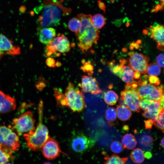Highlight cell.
Instances as JSON below:
<instances>
[{
  "instance_id": "obj_1",
  "label": "cell",
  "mask_w": 164,
  "mask_h": 164,
  "mask_svg": "<svg viewBox=\"0 0 164 164\" xmlns=\"http://www.w3.org/2000/svg\"><path fill=\"white\" fill-rule=\"evenodd\" d=\"M91 16L90 14L80 13L77 17L80 22L81 26L75 34L78 41V46L84 53L88 51L93 45L97 43L99 37L98 29L95 28L91 23Z\"/></svg>"
},
{
  "instance_id": "obj_2",
  "label": "cell",
  "mask_w": 164,
  "mask_h": 164,
  "mask_svg": "<svg viewBox=\"0 0 164 164\" xmlns=\"http://www.w3.org/2000/svg\"><path fill=\"white\" fill-rule=\"evenodd\" d=\"M43 101L40 100L38 107L39 123L36 128L23 134L27 146L32 151H37L41 149L50 137L48 129L43 123Z\"/></svg>"
},
{
  "instance_id": "obj_3",
  "label": "cell",
  "mask_w": 164,
  "mask_h": 164,
  "mask_svg": "<svg viewBox=\"0 0 164 164\" xmlns=\"http://www.w3.org/2000/svg\"><path fill=\"white\" fill-rule=\"evenodd\" d=\"M54 93L58 102L62 105L67 106L73 111L78 112L84 109L85 104L83 94L75 88L72 83H69L64 94L59 89Z\"/></svg>"
},
{
  "instance_id": "obj_4",
  "label": "cell",
  "mask_w": 164,
  "mask_h": 164,
  "mask_svg": "<svg viewBox=\"0 0 164 164\" xmlns=\"http://www.w3.org/2000/svg\"><path fill=\"white\" fill-rule=\"evenodd\" d=\"M20 146L18 135L9 127L0 126V149L12 154Z\"/></svg>"
},
{
  "instance_id": "obj_5",
  "label": "cell",
  "mask_w": 164,
  "mask_h": 164,
  "mask_svg": "<svg viewBox=\"0 0 164 164\" xmlns=\"http://www.w3.org/2000/svg\"><path fill=\"white\" fill-rule=\"evenodd\" d=\"M61 15V9L57 5H49L45 6L38 19L40 28L58 26L60 23Z\"/></svg>"
},
{
  "instance_id": "obj_6",
  "label": "cell",
  "mask_w": 164,
  "mask_h": 164,
  "mask_svg": "<svg viewBox=\"0 0 164 164\" xmlns=\"http://www.w3.org/2000/svg\"><path fill=\"white\" fill-rule=\"evenodd\" d=\"M127 62V60L123 59L120 60L119 64H115L112 61L108 62V64L111 70L126 83L125 89H129L131 88L132 84L136 83V81L134 80L135 71L128 65H125Z\"/></svg>"
},
{
  "instance_id": "obj_7",
  "label": "cell",
  "mask_w": 164,
  "mask_h": 164,
  "mask_svg": "<svg viewBox=\"0 0 164 164\" xmlns=\"http://www.w3.org/2000/svg\"><path fill=\"white\" fill-rule=\"evenodd\" d=\"M140 99H145L153 101H160L164 95L163 86L162 85L157 86L148 83L146 80L136 89Z\"/></svg>"
},
{
  "instance_id": "obj_8",
  "label": "cell",
  "mask_w": 164,
  "mask_h": 164,
  "mask_svg": "<svg viewBox=\"0 0 164 164\" xmlns=\"http://www.w3.org/2000/svg\"><path fill=\"white\" fill-rule=\"evenodd\" d=\"M35 122L32 113L30 111H27L14 118L12 120V126L9 127L21 135L34 130Z\"/></svg>"
},
{
  "instance_id": "obj_9",
  "label": "cell",
  "mask_w": 164,
  "mask_h": 164,
  "mask_svg": "<svg viewBox=\"0 0 164 164\" xmlns=\"http://www.w3.org/2000/svg\"><path fill=\"white\" fill-rule=\"evenodd\" d=\"M47 45L46 56L48 57L57 52L62 53L68 52L70 49V42L63 34H59Z\"/></svg>"
},
{
  "instance_id": "obj_10",
  "label": "cell",
  "mask_w": 164,
  "mask_h": 164,
  "mask_svg": "<svg viewBox=\"0 0 164 164\" xmlns=\"http://www.w3.org/2000/svg\"><path fill=\"white\" fill-rule=\"evenodd\" d=\"M94 141L84 133L79 132L72 136L70 145L72 149L78 153H83L93 146Z\"/></svg>"
},
{
  "instance_id": "obj_11",
  "label": "cell",
  "mask_w": 164,
  "mask_h": 164,
  "mask_svg": "<svg viewBox=\"0 0 164 164\" xmlns=\"http://www.w3.org/2000/svg\"><path fill=\"white\" fill-rule=\"evenodd\" d=\"M121 95L124 106L134 112H140V98L136 89H125L121 92Z\"/></svg>"
},
{
  "instance_id": "obj_12",
  "label": "cell",
  "mask_w": 164,
  "mask_h": 164,
  "mask_svg": "<svg viewBox=\"0 0 164 164\" xmlns=\"http://www.w3.org/2000/svg\"><path fill=\"white\" fill-rule=\"evenodd\" d=\"M128 66L135 71L143 74L147 73L149 59L142 53L131 52L129 53Z\"/></svg>"
},
{
  "instance_id": "obj_13",
  "label": "cell",
  "mask_w": 164,
  "mask_h": 164,
  "mask_svg": "<svg viewBox=\"0 0 164 164\" xmlns=\"http://www.w3.org/2000/svg\"><path fill=\"white\" fill-rule=\"evenodd\" d=\"M42 153L44 157L48 159H53L62 152L58 142L50 137L46 142L42 148Z\"/></svg>"
},
{
  "instance_id": "obj_14",
  "label": "cell",
  "mask_w": 164,
  "mask_h": 164,
  "mask_svg": "<svg viewBox=\"0 0 164 164\" xmlns=\"http://www.w3.org/2000/svg\"><path fill=\"white\" fill-rule=\"evenodd\" d=\"M79 86L81 88L82 91L85 93L96 95L102 92L96 79L91 75L83 76L81 83L79 84Z\"/></svg>"
},
{
  "instance_id": "obj_15",
  "label": "cell",
  "mask_w": 164,
  "mask_h": 164,
  "mask_svg": "<svg viewBox=\"0 0 164 164\" xmlns=\"http://www.w3.org/2000/svg\"><path fill=\"white\" fill-rule=\"evenodd\" d=\"M20 47L4 35L0 34V53L14 56L21 53Z\"/></svg>"
},
{
  "instance_id": "obj_16",
  "label": "cell",
  "mask_w": 164,
  "mask_h": 164,
  "mask_svg": "<svg viewBox=\"0 0 164 164\" xmlns=\"http://www.w3.org/2000/svg\"><path fill=\"white\" fill-rule=\"evenodd\" d=\"M150 37L157 43V47L159 50H164V26L155 23L150 28Z\"/></svg>"
},
{
  "instance_id": "obj_17",
  "label": "cell",
  "mask_w": 164,
  "mask_h": 164,
  "mask_svg": "<svg viewBox=\"0 0 164 164\" xmlns=\"http://www.w3.org/2000/svg\"><path fill=\"white\" fill-rule=\"evenodd\" d=\"M16 107L15 99L0 91V115L14 110Z\"/></svg>"
},
{
  "instance_id": "obj_18",
  "label": "cell",
  "mask_w": 164,
  "mask_h": 164,
  "mask_svg": "<svg viewBox=\"0 0 164 164\" xmlns=\"http://www.w3.org/2000/svg\"><path fill=\"white\" fill-rule=\"evenodd\" d=\"M38 34L39 41L43 44L47 45L55 36L56 31L52 27L39 28Z\"/></svg>"
},
{
  "instance_id": "obj_19",
  "label": "cell",
  "mask_w": 164,
  "mask_h": 164,
  "mask_svg": "<svg viewBox=\"0 0 164 164\" xmlns=\"http://www.w3.org/2000/svg\"><path fill=\"white\" fill-rule=\"evenodd\" d=\"M162 109L160 107V101H152L147 110L142 113L144 117L151 119L153 122L156 120L160 111Z\"/></svg>"
},
{
  "instance_id": "obj_20",
  "label": "cell",
  "mask_w": 164,
  "mask_h": 164,
  "mask_svg": "<svg viewBox=\"0 0 164 164\" xmlns=\"http://www.w3.org/2000/svg\"><path fill=\"white\" fill-rule=\"evenodd\" d=\"M137 144L134 136L131 134H127L123 136L121 140V144L124 148L132 149L134 148Z\"/></svg>"
},
{
  "instance_id": "obj_21",
  "label": "cell",
  "mask_w": 164,
  "mask_h": 164,
  "mask_svg": "<svg viewBox=\"0 0 164 164\" xmlns=\"http://www.w3.org/2000/svg\"><path fill=\"white\" fill-rule=\"evenodd\" d=\"M116 111L118 118L121 121L128 120L132 115L131 111L129 109L122 105L117 106Z\"/></svg>"
},
{
  "instance_id": "obj_22",
  "label": "cell",
  "mask_w": 164,
  "mask_h": 164,
  "mask_svg": "<svg viewBox=\"0 0 164 164\" xmlns=\"http://www.w3.org/2000/svg\"><path fill=\"white\" fill-rule=\"evenodd\" d=\"M104 164H125L128 159L127 157H121L118 155L113 154L107 155L104 158Z\"/></svg>"
},
{
  "instance_id": "obj_23",
  "label": "cell",
  "mask_w": 164,
  "mask_h": 164,
  "mask_svg": "<svg viewBox=\"0 0 164 164\" xmlns=\"http://www.w3.org/2000/svg\"><path fill=\"white\" fill-rule=\"evenodd\" d=\"M130 157L133 162L137 164L142 163L145 159L143 151L138 148L135 149L131 152Z\"/></svg>"
},
{
  "instance_id": "obj_24",
  "label": "cell",
  "mask_w": 164,
  "mask_h": 164,
  "mask_svg": "<svg viewBox=\"0 0 164 164\" xmlns=\"http://www.w3.org/2000/svg\"><path fill=\"white\" fill-rule=\"evenodd\" d=\"M91 21L93 26L98 29L103 28L105 24L104 16L100 14H97L92 16Z\"/></svg>"
},
{
  "instance_id": "obj_25",
  "label": "cell",
  "mask_w": 164,
  "mask_h": 164,
  "mask_svg": "<svg viewBox=\"0 0 164 164\" xmlns=\"http://www.w3.org/2000/svg\"><path fill=\"white\" fill-rule=\"evenodd\" d=\"M104 99L107 104L113 105L116 103L118 100V97L115 92L112 90H109L104 93Z\"/></svg>"
},
{
  "instance_id": "obj_26",
  "label": "cell",
  "mask_w": 164,
  "mask_h": 164,
  "mask_svg": "<svg viewBox=\"0 0 164 164\" xmlns=\"http://www.w3.org/2000/svg\"><path fill=\"white\" fill-rule=\"evenodd\" d=\"M117 116L116 111L114 108L109 107L106 109L105 112V118L109 122V125H113V122L116 120Z\"/></svg>"
},
{
  "instance_id": "obj_27",
  "label": "cell",
  "mask_w": 164,
  "mask_h": 164,
  "mask_svg": "<svg viewBox=\"0 0 164 164\" xmlns=\"http://www.w3.org/2000/svg\"><path fill=\"white\" fill-rule=\"evenodd\" d=\"M160 73V68L157 64L152 63L148 64L147 73L149 75L157 76L159 75Z\"/></svg>"
},
{
  "instance_id": "obj_28",
  "label": "cell",
  "mask_w": 164,
  "mask_h": 164,
  "mask_svg": "<svg viewBox=\"0 0 164 164\" xmlns=\"http://www.w3.org/2000/svg\"><path fill=\"white\" fill-rule=\"evenodd\" d=\"M68 26L69 29L71 31L76 33L80 29L81 26L80 22L77 18H73L69 20Z\"/></svg>"
},
{
  "instance_id": "obj_29",
  "label": "cell",
  "mask_w": 164,
  "mask_h": 164,
  "mask_svg": "<svg viewBox=\"0 0 164 164\" xmlns=\"http://www.w3.org/2000/svg\"><path fill=\"white\" fill-rule=\"evenodd\" d=\"M164 109L159 112L157 119L153 122L154 125L164 133Z\"/></svg>"
},
{
  "instance_id": "obj_30",
  "label": "cell",
  "mask_w": 164,
  "mask_h": 164,
  "mask_svg": "<svg viewBox=\"0 0 164 164\" xmlns=\"http://www.w3.org/2000/svg\"><path fill=\"white\" fill-rule=\"evenodd\" d=\"M82 62L83 65L81 67V70L87 73L88 75L91 76L94 70V66L92 63L90 61H86L84 60H82Z\"/></svg>"
},
{
  "instance_id": "obj_31",
  "label": "cell",
  "mask_w": 164,
  "mask_h": 164,
  "mask_svg": "<svg viewBox=\"0 0 164 164\" xmlns=\"http://www.w3.org/2000/svg\"><path fill=\"white\" fill-rule=\"evenodd\" d=\"M110 148L113 152L118 154L121 152L123 150L124 148L120 142L114 141L111 144Z\"/></svg>"
},
{
  "instance_id": "obj_32",
  "label": "cell",
  "mask_w": 164,
  "mask_h": 164,
  "mask_svg": "<svg viewBox=\"0 0 164 164\" xmlns=\"http://www.w3.org/2000/svg\"><path fill=\"white\" fill-rule=\"evenodd\" d=\"M11 155L0 149V164L8 162L11 158Z\"/></svg>"
},
{
  "instance_id": "obj_33",
  "label": "cell",
  "mask_w": 164,
  "mask_h": 164,
  "mask_svg": "<svg viewBox=\"0 0 164 164\" xmlns=\"http://www.w3.org/2000/svg\"><path fill=\"white\" fill-rule=\"evenodd\" d=\"M153 141L152 137L148 135H144L142 137L140 140L141 144L145 147H149Z\"/></svg>"
},
{
  "instance_id": "obj_34",
  "label": "cell",
  "mask_w": 164,
  "mask_h": 164,
  "mask_svg": "<svg viewBox=\"0 0 164 164\" xmlns=\"http://www.w3.org/2000/svg\"><path fill=\"white\" fill-rule=\"evenodd\" d=\"M152 101H153L145 99H140V108L144 111L147 110Z\"/></svg>"
},
{
  "instance_id": "obj_35",
  "label": "cell",
  "mask_w": 164,
  "mask_h": 164,
  "mask_svg": "<svg viewBox=\"0 0 164 164\" xmlns=\"http://www.w3.org/2000/svg\"><path fill=\"white\" fill-rule=\"evenodd\" d=\"M149 83L158 86L160 84V81L156 76H150L148 77Z\"/></svg>"
},
{
  "instance_id": "obj_36",
  "label": "cell",
  "mask_w": 164,
  "mask_h": 164,
  "mask_svg": "<svg viewBox=\"0 0 164 164\" xmlns=\"http://www.w3.org/2000/svg\"><path fill=\"white\" fill-rule=\"evenodd\" d=\"M156 60L157 64L161 67H164V55L161 53L159 54L156 57Z\"/></svg>"
},
{
  "instance_id": "obj_37",
  "label": "cell",
  "mask_w": 164,
  "mask_h": 164,
  "mask_svg": "<svg viewBox=\"0 0 164 164\" xmlns=\"http://www.w3.org/2000/svg\"><path fill=\"white\" fill-rule=\"evenodd\" d=\"M46 65L50 67H55V61L54 59L52 57H49L46 60Z\"/></svg>"
},
{
  "instance_id": "obj_38",
  "label": "cell",
  "mask_w": 164,
  "mask_h": 164,
  "mask_svg": "<svg viewBox=\"0 0 164 164\" xmlns=\"http://www.w3.org/2000/svg\"><path fill=\"white\" fill-rule=\"evenodd\" d=\"M153 124V121L151 119H149L145 121V126L147 129H151Z\"/></svg>"
},
{
  "instance_id": "obj_39",
  "label": "cell",
  "mask_w": 164,
  "mask_h": 164,
  "mask_svg": "<svg viewBox=\"0 0 164 164\" xmlns=\"http://www.w3.org/2000/svg\"><path fill=\"white\" fill-rule=\"evenodd\" d=\"M98 3L99 8L105 12L106 10V6L104 3L100 0L98 1Z\"/></svg>"
},
{
  "instance_id": "obj_40",
  "label": "cell",
  "mask_w": 164,
  "mask_h": 164,
  "mask_svg": "<svg viewBox=\"0 0 164 164\" xmlns=\"http://www.w3.org/2000/svg\"><path fill=\"white\" fill-rule=\"evenodd\" d=\"M163 5L160 4V5H156L154 10H152V12H157L159 10H161L163 9Z\"/></svg>"
},
{
  "instance_id": "obj_41",
  "label": "cell",
  "mask_w": 164,
  "mask_h": 164,
  "mask_svg": "<svg viewBox=\"0 0 164 164\" xmlns=\"http://www.w3.org/2000/svg\"><path fill=\"white\" fill-rule=\"evenodd\" d=\"M141 73L137 71H135L134 74V78L135 79H138L140 78Z\"/></svg>"
},
{
  "instance_id": "obj_42",
  "label": "cell",
  "mask_w": 164,
  "mask_h": 164,
  "mask_svg": "<svg viewBox=\"0 0 164 164\" xmlns=\"http://www.w3.org/2000/svg\"><path fill=\"white\" fill-rule=\"evenodd\" d=\"M145 158L149 159L152 157V155L151 153L149 152H147L144 153Z\"/></svg>"
},
{
  "instance_id": "obj_43",
  "label": "cell",
  "mask_w": 164,
  "mask_h": 164,
  "mask_svg": "<svg viewBox=\"0 0 164 164\" xmlns=\"http://www.w3.org/2000/svg\"><path fill=\"white\" fill-rule=\"evenodd\" d=\"M164 137H163L161 139V140L160 143L161 146L163 148H164Z\"/></svg>"
},
{
  "instance_id": "obj_44",
  "label": "cell",
  "mask_w": 164,
  "mask_h": 164,
  "mask_svg": "<svg viewBox=\"0 0 164 164\" xmlns=\"http://www.w3.org/2000/svg\"><path fill=\"white\" fill-rule=\"evenodd\" d=\"M123 129L126 131H128L129 129V128L128 125H125L123 127Z\"/></svg>"
},
{
  "instance_id": "obj_45",
  "label": "cell",
  "mask_w": 164,
  "mask_h": 164,
  "mask_svg": "<svg viewBox=\"0 0 164 164\" xmlns=\"http://www.w3.org/2000/svg\"><path fill=\"white\" fill-rule=\"evenodd\" d=\"M61 63H60L59 62H57L56 63H55V66H56L57 67H60V66H61Z\"/></svg>"
},
{
  "instance_id": "obj_46",
  "label": "cell",
  "mask_w": 164,
  "mask_h": 164,
  "mask_svg": "<svg viewBox=\"0 0 164 164\" xmlns=\"http://www.w3.org/2000/svg\"><path fill=\"white\" fill-rule=\"evenodd\" d=\"M160 2V4L164 5V0H159Z\"/></svg>"
},
{
  "instance_id": "obj_47",
  "label": "cell",
  "mask_w": 164,
  "mask_h": 164,
  "mask_svg": "<svg viewBox=\"0 0 164 164\" xmlns=\"http://www.w3.org/2000/svg\"><path fill=\"white\" fill-rule=\"evenodd\" d=\"M43 164H52L49 162H46L44 163Z\"/></svg>"
},
{
  "instance_id": "obj_48",
  "label": "cell",
  "mask_w": 164,
  "mask_h": 164,
  "mask_svg": "<svg viewBox=\"0 0 164 164\" xmlns=\"http://www.w3.org/2000/svg\"><path fill=\"white\" fill-rule=\"evenodd\" d=\"M2 164H12L11 163H2Z\"/></svg>"
},
{
  "instance_id": "obj_49",
  "label": "cell",
  "mask_w": 164,
  "mask_h": 164,
  "mask_svg": "<svg viewBox=\"0 0 164 164\" xmlns=\"http://www.w3.org/2000/svg\"><path fill=\"white\" fill-rule=\"evenodd\" d=\"M2 55L0 53V60Z\"/></svg>"
},
{
  "instance_id": "obj_50",
  "label": "cell",
  "mask_w": 164,
  "mask_h": 164,
  "mask_svg": "<svg viewBox=\"0 0 164 164\" xmlns=\"http://www.w3.org/2000/svg\"><path fill=\"white\" fill-rule=\"evenodd\" d=\"M109 0L113 2V1H116V0Z\"/></svg>"
}]
</instances>
